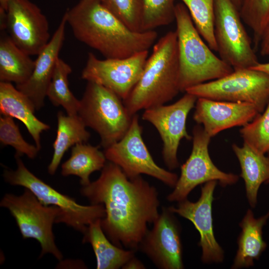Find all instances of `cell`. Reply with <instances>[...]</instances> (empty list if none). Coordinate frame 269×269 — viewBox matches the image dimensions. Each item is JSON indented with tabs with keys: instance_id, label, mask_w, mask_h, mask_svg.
Masks as SVG:
<instances>
[{
	"instance_id": "cell-14",
	"label": "cell",
	"mask_w": 269,
	"mask_h": 269,
	"mask_svg": "<svg viewBox=\"0 0 269 269\" xmlns=\"http://www.w3.org/2000/svg\"><path fill=\"white\" fill-rule=\"evenodd\" d=\"M6 30L14 43L29 55H38L49 42L46 16L29 0H9Z\"/></svg>"
},
{
	"instance_id": "cell-27",
	"label": "cell",
	"mask_w": 269,
	"mask_h": 269,
	"mask_svg": "<svg viewBox=\"0 0 269 269\" xmlns=\"http://www.w3.org/2000/svg\"><path fill=\"white\" fill-rule=\"evenodd\" d=\"M188 9L193 22L207 44L217 51L214 34L215 0H181Z\"/></svg>"
},
{
	"instance_id": "cell-38",
	"label": "cell",
	"mask_w": 269,
	"mask_h": 269,
	"mask_svg": "<svg viewBox=\"0 0 269 269\" xmlns=\"http://www.w3.org/2000/svg\"><path fill=\"white\" fill-rule=\"evenodd\" d=\"M268 156L269 158V152L268 153ZM266 184H269V179L266 182Z\"/></svg>"
},
{
	"instance_id": "cell-5",
	"label": "cell",
	"mask_w": 269,
	"mask_h": 269,
	"mask_svg": "<svg viewBox=\"0 0 269 269\" xmlns=\"http://www.w3.org/2000/svg\"><path fill=\"white\" fill-rule=\"evenodd\" d=\"M121 98L108 88L88 82L78 115L86 127L100 136L105 149L120 140L128 131L133 118Z\"/></svg>"
},
{
	"instance_id": "cell-31",
	"label": "cell",
	"mask_w": 269,
	"mask_h": 269,
	"mask_svg": "<svg viewBox=\"0 0 269 269\" xmlns=\"http://www.w3.org/2000/svg\"><path fill=\"white\" fill-rule=\"evenodd\" d=\"M0 142L3 146H12L16 151L15 156L25 155L34 159L40 150L35 144L24 140L13 118L8 116L1 115L0 117Z\"/></svg>"
},
{
	"instance_id": "cell-13",
	"label": "cell",
	"mask_w": 269,
	"mask_h": 269,
	"mask_svg": "<svg viewBox=\"0 0 269 269\" xmlns=\"http://www.w3.org/2000/svg\"><path fill=\"white\" fill-rule=\"evenodd\" d=\"M148 50L122 59H98L88 53L82 79L100 84L125 100L139 81L146 64Z\"/></svg>"
},
{
	"instance_id": "cell-36",
	"label": "cell",
	"mask_w": 269,
	"mask_h": 269,
	"mask_svg": "<svg viewBox=\"0 0 269 269\" xmlns=\"http://www.w3.org/2000/svg\"><path fill=\"white\" fill-rule=\"evenodd\" d=\"M9 0H0V9L6 11Z\"/></svg>"
},
{
	"instance_id": "cell-22",
	"label": "cell",
	"mask_w": 269,
	"mask_h": 269,
	"mask_svg": "<svg viewBox=\"0 0 269 269\" xmlns=\"http://www.w3.org/2000/svg\"><path fill=\"white\" fill-rule=\"evenodd\" d=\"M101 219H98L87 226L83 233V243L91 244L96 258L97 269L122 268L134 256L135 251L125 250L111 242L103 231Z\"/></svg>"
},
{
	"instance_id": "cell-21",
	"label": "cell",
	"mask_w": 269,
	"mask_h": 269,
	"mask_svg": "<svg viewBox=\"0 0 269 269\" xmlns=\"http://www.w3.org/2000/svg\"><path fill=\"white\" fill-rule=\"evenodd\" d=\"M232 148L240 165L248 201L255 208L261 185L269 179V158L244 142L241 146L234 143Z\"/></svg>"
},
{
	"instance_id": "cell-2",
	"label": "cell",
	"mask_w": 269,
	"mask_h": 269,
	"mask_svg": "<svg viewBox=\"0 0 269 269\" xmlns=\"http://www.w3.org/2000/svg\"><path fill=\"white\" fill-rule=\"evenodd\" d=\"M65 13L75 38L106 59L126 58L148 50L158 35L154 30H131L100 0H80Z\"/></svg>"
},
{
	"instance_id": "cell-37",
	"label": "cell",
	"mask_w": 269,
	"mask_h": 269,
	"mask_svg": "<svg viewBox=\"0 0 269 269\" xmlns=\"http://www.w3.org/2000/svg\"><path fill=\"white\" fill-rule=\"evenodd\" d=\"M235 6L240 10L242 0H231Z\"/></svg>"
},
{
	"instance_id": "cell-29",
	"label": "cell",
	"mask_w": 269,
	"mask_h": 269,
	"mask_svg": "<svg viewBox=\"0 0 269 269\" xmlns=\"http://www.w3.org/2000/svg\"><path fill=\"white\" fill-rule=\"evenodd\" d=\"M240 134L244 143L263 154L269 152V102L262 114L242 127Z\"/></svg>"
},
{
	"instance_id": "cell-8",
	"label": "cell",
	"mask_w": 269,
	"mask_h": 269,
	"mask_svg": "<svg viewBox=\"0 0 269 269\" xmlns=\"http://www.w3.org/2000/svg\"><path fill=\"white\" fill-rule=\"evenodd\" d=\"M185 92L197 98L252 104L262 113L269 102V75L252 68L236 69L218 79L192 87Z\"/></svg>"
},
{
	"instance_id": "cell-10",
	"label": "cell",
	"mask_w": 269,
	"mask_h": 269,
	"mask_svg": "<svg viewBox=\"0 0 269 269\" xmlns=\"http://www.w3.org/2000/svg\"><path fill=\"white\" fill-rule=\"evenodd\" d=\"M142 132L138 116L134 114L123 137L105 149L107 160L119 166L130 179L146 174L174 188L177 175L155 163L143 140Z\"/></svg>"
},
{
	"instance_id": "cell-6",
	"label": "cell",
	"mask_w": 269,
	"mask_h": 269,
	"mask_svg": "<svg viewBox=\"0 0 269 269\" xmlns=\"http://www.w3.org/2000/svg\"><path fill=\"white\" fill-rule=\"evenodd\" d=\"M15 170L5 169L3 177L11 185L20 186L32 192L42 204L60 208L61 214L56 223H64L83 234L87 226L105 216L103 204L81 205L63 194L36 176L24 165L20 156H15Z\"/></svg>"
},
{
	"instance_id": "cell-18",
	"label": "cell",
	"mask_w": 269,
	"mask_h": 269,
	"mask_svg": "<svg viewBox=\"0 0 269 269\" xmlns=\"http://www.w3.org/2000/svg\"><path fill=\"white\" fill-rule=\"evenodd\" d=\"M67 24V17L64 13L49 42L37 55L34 68L29 78L23 84L15 86L29 98L36 110L44 106L47 91L65 39Z\"/></svg>"
},
{
	"instance_id": "cell-30",
	"label": "cell",
	"mask_w": 269,
	"mask_h": 269,
	"mask_svg": "<svg viewBox=\"0 0 269 269\" xmlns=\"http://www.w3.org/2000/svg\"><path fill=\"white\" fill-rule=\"evenodd\" d=\"M143 31L167 25L175 20V0H142Z\"/></svg>"
},
{
	"instance_id": "cell-17",
	"label": "cell",
	"mask_w": 269,
	"mask_h": 269,
	"mask_svg": "<svg viewBox=\"0 0 269 269\" xmlns=\"http://www.w3.org/2000/svg\"><path fill=\"white\" fill-rule=\"evenodd\" d=\"M193 118L213 137L225 130L243 127L260 113L253 104L198 98Z\"/></svg>"
},
{
	"instance_id": "cell-33",
	"label": "cell",
	"mask_w": 269,
	"mask_h": 269,
	"mask_svg": "<svg viewBox=\"0 0 269 269\" xmlns=\"http://www.w3.org/2000/svg\"><path fill=\"white\" fill-rule=\"evenodd\" d=\"M259 44L261 55L269 56V23L263 33Z\"/></svg>"
},
{
	"instance_id": "cell-7",
	"label": "cell",
	"mask_w": 269,
	"mask_h": 269,
	"mask_svg": "<svg viewBox=\"0 0 269 269\" xmlns=\"http://www.w3.org/2000/svg\"><path fill=\"white\" fill-rule=\"evenodd\" d=\"M0 206L8 209L15 219L23 239H33L39 242L40 258L51 254L62 261L63 255L55 244L52 230L61 214L60 208L44 205L26 188L20 195L5 194Z\"/></svg>"
},
{
	"instance_id": "cell-24",
	"label": "cell",
	"mask_w": 269,
	"mask_h": 269,
	"mask_svg": "<svg viewBox=\"0 0 269 269\" xmlns=\"http://www.w3.org/2000/svg\"><path fill=\"white\" fill-rule=\"evenodd\" d=\"M56 136L53 143V153L48 166V172L54 175L68 149L79 143H85L90 137V133L77 115H65L59 112L57 115Z\"/></svg>"
},
{
	"instance_id": "cell-20",
	"label": "cell",
	"mask_w": 269,
	"mask_h": 269,
	"mask_svg": "<svg viewBox=\"0 0 269 269\" xmlns=\"http://www.w3.org/2000/svg\"><path fill=\"white\" fill-rule=\"evenodd\" d=\"M269 218V211L256 218L252 210L248 209L239 224L241 232L238 239V250L231 269L247 268L253 266L267 245L263 237V229Z\"/></svg>"
},
{
	"instance_id": "cell-25",
	"label": "cell",
	"mask_w": 269,
	"mask_h": 269,
	"mask_svg": "<svg viewBox=\"0 0 269 269\" xmlns=\"http://www.w3.org/2000/svg\"><path fill=\"white\" fill-rule=\"evenodd\" d=\"M106 160L104 152L99 149V146L77 143L72 146L70 157L62 164L61 173L64 176L79 177L82 186H86L91 182V174L101 170Z\"/></svg>"
},
{
	"instance_id": "cell-3",
	"label": "cell",
	"mask_w": 269,
	"mask_h": 269,
	"mask_svg": "<svg viewBox=\"0 0 269 269\" xmlns=\"http://www.w3.org/2000/svg\"><path fill=\"white\" fill-rule=\"evenodd\" d=\"M179 75L177 33L170 31L154 44L141 77L123 101L131 115L172 100L180 92Z\"/></svg>"
},
{
	"instance_id": "cell-19",
	"label": "cell",
	"mask_w": 269,
	"mask_h": 269,
	"mask_svg": "<svg viewBox=\"0 0 269 269\" xmlns=\"http://www.w3.org/2000/svg\"><path fill=\"white\" fill-rule=\"evenodd\" d=\"M35 110L29 98L14 87L11 83L0 82V114L21 121L40 150L41 134L50 127L35 116Z\"/></svg>"
},
{
	"instance_id": "cell-34",
	"label": "cell",
	"mask_w": 269,
	"mask_h": 269,
	"mask_svg": "<svg viewBox=\"0 0 269 269\" xmlns=\"http://www.w3.org/2000/svg\"><path fill=\"white\" fill-rule=\"evenodd\" d=\"M145 268L142 262L136 258L135 256L130 259L122 268V269H143Z\"/></svg>"
},
{
	"instance_id": "cell-11",
	"label": "cell",
	"mask_w": 269,
	"mask_h": 269,
	"mask_svg": "<svg viewBox=\"0 0 269 269\" xmlns=\"http://www.w3.org/2000/svg\"><path fill=\"white\" fill-rule=\"evenodd\" d=\"M192 148L190 155L181 166V173L173 190L167 200L179 202L187 198L197 186L215 180L222 187L232 185L239 180L238 175L220 170L213 162L208 150L211 138L202 126L197 124L192 131Z\"/></svg>"
},
{
	"instance_id": "cell-28",
	"label": "cell",
	"mask_w": 269,
	"mask_h": 269,
	"mask_svg": "<svg viewBox=\"0 0 269 269\" xmlns=\"http://www.w3.org/2000/svg\"><path fill=\"white\" fill-rule=\"evenodd\" d=\"M243 21L252 30L256 45L269 23V0H242L239 10Z\"/></svg>"
},
{
	"instance_id": "cell-35",
	"label": "cell",
	"mask_w": 269,
	"mask_h": 269,
	"mask_svg": "<svg viewBox=\"0 0 269 269\" xmlns=\"http://www.w3.org/2000/svg\"><path fill=\"white\" fill-rule=\"evenodd\" d=\"M257 70L263 72L269 75V62L259 63L256 66L250 68Z\"/></svg>"
},
{
	"instance_id": "cell-16",
	"label": "cell",
	"mask_w": 269,
	"mask_h": 269,
	"mask_svg": "<svg viewBox=\"0 0 269 269\" xmlns=\"http://www.w3.org/2000/svg\"><path fill=\"white\" fill-rule=\"evenodd\" d=\"M217 182L213 180L204 183L196 202L187 198L178 202L175 207H168L175 214L189 220L198 231V246L201 248V259L204 264L220 263L224 259V251L216 240L213 225L212 203Z\"/></svg>"
},
{
	"instance_id": "cell-4",
	"label": "cell",
	"mask_w": 269,
	"mask_h": 269,
	"mask_svg": "<svg viewBox=\"0 0 269 269\" xmlns=\"http://www.w3.org/2000/svg\"><path fill=\"white\" fill-rule=\"evenodd\" d=\"M180 92L224 77L233 68L212 52L197 30L183 3L175 5Z\"/></svg>"
},
{
	"instance_id": "cell-12",
	"label": "cell",
	"mask_w": 269,
	"mask_h": 269,
	"mask_svg": "<svg viewBox=\"0 0 269 269\" xmlns=\"http://www.w3.org/2000/svg\"><path fill=\"white\" fill-rule=\"evenodd\" d=\"M197 97L185 92L178 100L170 105H162L144 110L143 120L156 129L163 142L162 155L167 168L173 170L179 165L177 151L181 139H192L186 129V121L195 107Z\"/></svg>"
},
{
	"instance_id": "cell-26",
	"label": "cell",
	"mask_w": 269,
	"mask_h": 269,
	"mask_svg": "<svg viewBox=\"0 0 269 269\" xmlns=\"http://www.w3.org/2000/svg\"><path fill=\"white\" fill-rule=\"evenodd\" d=\"M71 72V66L59 58L46 96L54 106H62L67 114L76 115L78 114L80 102L75 97L69 87L68 78Z\"/></svg>"
},
{
	"instance_id": "cell-1",
	"label": "cell",
	"mask_w": 269,
	"mask_h": 269,
	"mask_svg": "<svg viewBox=\"0 0 269 269\" xmlns=\"http://www.w3.org/2000/svg\"><path fill=\"white\" fill-rule=\"evenodd\" d=\"M80 192L91 204H103L101 220L108 238L118 247L138 250L148 231V225L159 216L156 189L140 176L130 179L116 164L109 161L95 181Z\"/></svg>"
},
{
	"instance_id": "cell-23",
	"label": "cell",
	"mask_w": 269,
	"mask_h": 269,
	"mask_svg": "<svg viewBox=\"0 0 269 269\" xmlns=\"http://www.w3.org/2000/svg\"><path fill=\"white\" fill-rule=\"evenodd\" d=\"M19 48L8 34L2 31L0 38V80L14 83L26 82L31 75L35 60Z\"/></svg>"
},
{
	"instance_id": "cell-32",
	"label": "cell",
	"mask_w": 269,
	"mask_h": 269,
	"mask_svg": "<svg viewBox=\"0 0 269 269\" xmlns=\"http://www.w3.org/2000/svg\"><path fill=\"white\" fill-rule=\"evenodd\" d=\"M102 4L131 30L142 32V0H100Z\"/></svg>"
},
{
	"instance_id": "cell-9",
	"label": "cell",
	"mask_w": 269,
	"mask_h": 269,
	"mask_svg": "<svg viewBox=\"0 0 269 269\" xmlns=\"http://www.w3.org/2000/svg\"><path fill=\"white\" fill-rule=\"evenodd\" d=\"M231 0H214V34L220 57L234 70L250 68L259 62Z\"/></svg>"
},
{
	"instance_id": "cell-15",
	"label": "cell",
	"mask_w": 269,
	"mask_h": 269,
	"mask_svg": "<svg viewBox=\"0 0 269 269\" xmlns=\"http://www.w3.org/2000/svg\"><path fill=\"white\" fill-rule=\"evenodd\" d=\"M174 214L163 207L138 248L159 269L184 268L181 227Z\"/></svg>"
}]
</instances>
